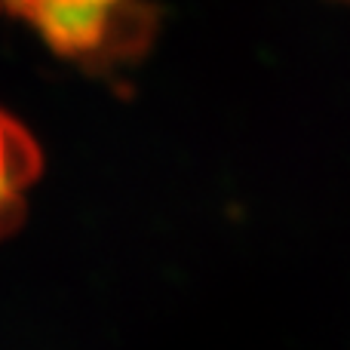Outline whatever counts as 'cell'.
Returning <instances> with one entry per match:
<instances>
[{"mask_svg":"<svg viewBox=\"0 0 350 350\" xmlns=\"http://www.w3.org/2000/svg\"><path fill=\"white\" fill-rule=\"evenodd\" d=\"M55 46L96 53L117 28L126 0H22Z\"/></svg>","mask_w":350,"mask_h":350,"instance_id":"cell-1","label":"cell"},{"mask_svg":"<svg viewBox=\"0 0 350 350\" xmlns=\"http://www.w3.org/2000/svg\"><path fill=\"white\" fill-rule=\"evenodd\" d=\"M40 172V154H37L31 135L0 114V230L16 221L22 209L25 191Z\"/></svg>","mask_w":350,"mask_h":350,"instance_id":"cell-2","label":"cell"},{"mask_svg":"<svg viewBox=\"0 0 350 350\" xmlns=\"http://www.w3.org/2000/svg\"><path fill=\"white\" fill-rule=\"evenodd\" d=\"M345 3H350V0H345Z\"/></svg>","mask_w":350,"mask_h":350,"instance_id":"cell-3","label":"cell"}]
</instances>
